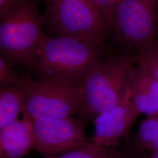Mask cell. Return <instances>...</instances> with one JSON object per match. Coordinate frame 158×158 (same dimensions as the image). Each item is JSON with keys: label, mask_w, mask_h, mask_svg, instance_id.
Listing matches in <instances>:
<instances>
[{"label": "cell", "mask_w": 158, "mask_h": 158, "mask_svg": "<svg viewBox=\"0 0 158 158\" xmlns=\"http://www.w3.org/2000/svg\"><path fill=\"white\" fill-rule=\"evenodd\" d=\"M134 64V57H102L89 69L80 81L83 118H96L130 96Z\"/></svg>", "instance_id": "obj_1"}, {"label": "cell", "mask_w": 158, "mask_h": 158, "mask_svg": "<svg viewBox=\"0 0 158 158\" xmlns=\"http://www.w3.org/2000/svg\"><path fill=\"white\" fill-rule=\"evenodd\" d=\"M102 57V47L83 40L62 36H45L30 68L40 80L80 81Z\"/></svg>", "instance_id": "obj_2"}, {"label": "cell", "mask_w": 158, "mask_h": 158, "mask_svg": "<svg viewBox=\"0 0 158 158\" xmlns=\"http://www.w3.org/2000/svg\"><path fill=\"white\" fill-rule=\"evenodd\" d=\"M38 0H19L1 17L0 49L12 63L29 66L45 37Z\"/></svg>", "instance_id": "obj_3"}, {"label": "cell", "mask_w": 158, "mask_h": 158, "mask_svg": "<svg viewBox=\"0 0 158 158\" xmlns=\"http://www.w3.org/2000/svg\"><path fill=\"white\" fill-rule=\"evenodd\" d=\"M23 91L22 114L24 118L69 117L77 113L81 103L80 81L66 79L34 80L21 79Z\"/></svg>", "instance_id": "obj_4"}, {"label": "cell", "mask_w": 158, "mask_h": 158, "mask_svg": "<svg viewBox=\"0 0 158 158\" xmlns=\"http://www.w3.org/2000/svg\"><path fill=\"white\" fill-rule=\"evenodd\" d=\"M46 18L57 36L83 40L102 47L108 29L104 14L85 0H47Z\"/></svg>", "instance_id": "obj_5"}, {"label": "cell", "mask_w": 158, "mask_h": 158, "mask_svg": "<svg viewBox=\"0 0 158 158\" xmlns=\"http://www.w3.org/2000/svg\"><path fill=\"white\" fill-rule=\"evenodd\" d=\"M158 1L121 0L113 25L118 39L139 52L152 47Z\"/></svg>", "instance_id": "obj_6"}, {"label": "cell", "mask_w": 158, "mask_h": 158, "mask_svg": "<svg viewBox=\"0 0 158 158\" xmlns=\"http://www.w3.org/2000/svg\"><path fill=\"white\" fill-rule=\"evenodd\" d=\"M30 122L34 133V149L45 158L84 148L91 142L80 120L67 117L38 119Z\"/></svg>", "instance_id": "obj_7"}, {"label": "cell", "mask_w": 158, "mask_h": 158, "mask_svg": "<svg viewBox=\"0 0 158 158\" xmlns=\"http://www.w3.org/2000/svg\"><path fill=\"white\" fill-rule=\"evenodd\" d=\"M141 114L130 95L96 117L91 141L110 148L125 135Z\"/></svg>", "instance_id": "obj_8"}, {"label": "cell", "mask_w": 158, "mask_h": 158, "mask_svg": "<svg viewBox=\"0 0 158 158\" xmlns=\"http://www.w3.org/2000/svg\"><path fill=\"white\" fill-rule=\"evenodd\" d=\"M34 147L33 129L28 119H17L0 130L1 158H22Z\"/></svg>", "instance_id": "obj_9"}, {"label": "cell", "mask_w": 158, "mask_h": 158, "mask_svg": "<svg viewBox=\"0 0 158 158\" xmlns=\"http://www.w3.org/2000/svg\"><path fill=\"white\" fill-rule=\"evenodd\" d=\"M130 97L141 114L158 115V81L147 70L134 67L130 82Z\"/></svg>", "instance_id": "obj_10"}, {"label": "cell", "mask_w": 158, "mask_h": 158, "mask_svg": "<svg viewBox=\"0 0 158 158\" xmlns=\"http://www.w3.org/2000/svg\"><path fill=\"white\" fill-rule=\"evenodd\" d=\"M23 91L20 85L6 87L0 91V130L17 120L22 113Z\"/></svg>", "instance_id": "obj_11"}, {"label": "cell", "mask_w": 158, "mask_h": 158, "mask_svg": "<svg viewBox=\"0 0 158 158\" xmlns=\"http://www.w3.org/2000/svg\"><path fill=\"white\" fill-rule=\"evenodd\" d=\"M131 149L138 156L145 151L158 150V115L148 117L142 123Z\"/></svg>", "instance_id": "obj_12"}, {"label": "cell", "mask_w": 158, "mask_h": 158, "mask_svg": "<svg viewBox=\"0 0 158 158\" xmlns=\"http://www.w3.org/2000/svg\"><path fill=\"white\" fill-rule=\"evenodd\" d=\"M121 153L110 147L91 142L84 148L72 151L51 158H118Z\"/></svg>", "instance_id": "obj_13"}, {"label": "cell", "mask_w": 158, "mask_h": 158, "mask_svg": "<svg viewBox=\"0 0 158 158\" xmlns=\"http://www.w3.org/2000/svg\"><path fill=\"white\" fill-rule=\"evenodd\" d=\"M134 58L135 64L147 70L158 81V49L156 46H153L139 52Z\"/></svg>", "instance_id": "obj_14"}, {"label": "cell", "mask_w": 158, "mask_h": 158, "mask_svg": "<svg viewBox=\"0 0 158 158\" xmlns=\"http://www.w3.org/2000/svg\"><path fill=\"white\" fill-rule=\"evenodd\" d=\"M12 63L8 60L3 55H0V88L19 85L21 79L17 76L14 71Z\"/></svg>", "instance_id": "obj_15"}, {"label": "cell", "mask_w": 158, "mask_h": 158, "mask_svg": "<svg viewBox=\"0 0 158 158\" xmlns=\"http://www.w3.org/2000/svg\"><path fill=\"white\" fill-rule=\"evenodd\" d=\"M121 0H94V4L102 12L111 28H113L114 17Z\"/></svg>", "instance_id": "obj_16"}, {"label": "cell", "mask_w": 158, "mask_h": 158, "mask_svg": "<svg viewBox=\"0 0 158 158\" xmlns=\"http://www.w3.org/2000/svg\"><path fill=\"white\" fill-rule=\"evenodd\" d=\"M19 0H0V17L2 16Z\"/></svg>", "instance_id": "obj_17"}, {"label": "cell", "mask_w": 158, "mask_h": 158, "mask_svg": "<svg viewBox=\"0 0 158 158\" xmlns=\"http://www.w3.org/2000/svg\"><path fill=\"white\" fill-rule=\"evenodd\" d=\"M149 158H158V150L151 152V156Z\"/></svg>", "instance_id": "obj_18"}, {"label": "cell", "mask_w": 158, "mask_h": 158, "mask_svg": "<svg viewBox=\"0 0 158 158\" xmlns=\"http://www.w3.org/2000/svg\"><path fill=\"white\" fill-rule=\"evenodd\" d=\"M85 1H87V2H89L92 3V4H94V0H85Z\"/></svg>", "instance_id": "obj_19"}, {"label": "cell", "mask_w": 158, "mask_h": 158, "mask_svg": "<svg viewBox=\"0 0 158 158\" xmlns=\"http://www.w3.org/2000/svg\"><path fill=\"white\" fill-rule=\"evenodd\" d=\"M156 48H158V46H156Z\"/></svg>", "instance_id": "obj_20"}]
</instances>
